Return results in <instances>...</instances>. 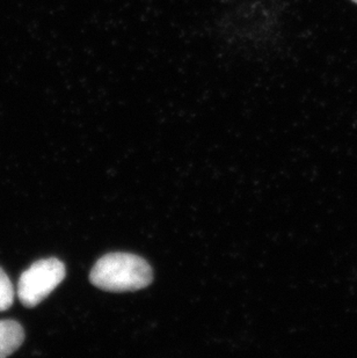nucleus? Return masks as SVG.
Masks as SVG:
<instances>
[{"instance_id":"obj_2","label":"nucleus","mask_w":357,"mask_h":358,"mask_svg":"<svg viewBox=\"0 0 357 358\" xmlns=\"http://www.w3.org/2000/svg\"><path fill=\"white\" fill-rule=\"evenodd\" d=\"M65 266L50 257L36 261L24 271L18 283V297L26 308H35L64 280Z\"/></svg>"},{"instance_id":"obj_4","label":"nucleus","mask_w":357,"mask_h":358,"mask_svg":"<svg viewBox=\"0 0 357 358\" xmlns=\"http://www.w3.org/2000/svg\"><path fill=\"white\" fill-rule=\"evenodd\" d=\"M14 289L6 273L0 268V312L6 311L13 305Z\"/></svg>"},{"instance_id":"obj_1","label":"nucleus","mask_w":357,"mask_h":358,"mask_svg":"<svg viewBox=\"0 0 357 358\" xmlns=\"http://www.w3.org/2000/svg\"><path fill=\"white\" fill-rule=\"evenodd\" d=\"M93 285L113 292L141 290L152 282V269L142 257L128 253L107 254L90 275Z\"/></svg>"},{"instance_id":"obj_3","label":"nucleus","mask_w":357,"mask_h":358,"mask_svg":"<svg viewBox=\"0 0 357 358\" xmlns=\"http://www.w3.org/2000/svg\"><path fill=\"white\" fill-rule=\"evenodd\" d=\"M24 340V328L14 320L0 321V358L17 352Z\"/></svg>"},{"instance_id":"obj_5","label":"nucleus","mask_w":357,"mask_h":358,"mask_svg":"<svg viewBox=\"0 0 357 358\" xmlns=\"http://www.w3.org/2000/svg\"><path fill=\"white\" fill-rule=\"evenodd\" d=\"M353 1H354V3H357V0H353Z\"/></svg>"}]
</instances>
